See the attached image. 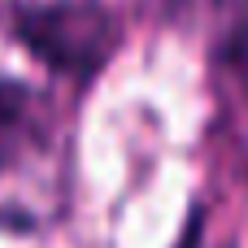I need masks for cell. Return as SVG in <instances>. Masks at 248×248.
Here are the masks:
<instances>
[{
  "label": "cell",
  "instance_id": "6da1fadb",
  "mask_svg": "<svg viewBox=\"0 0 248 248\" xmlns=\"http://www.w3.org/2000/svg\"><path fill=\"white\" fill-rule=\"evenodd\" d=\"M70 140L48 96L0 83V231H44L65 214Z\"/></svg>",
  "mask_w": 248,
  "mask_h": 248
},
{
  "label": "cell",
  "instance_id": "7a4b0ae2",
  "mask_svg": "<svg viewBox=\"0 0 248 248\" xmlns=\"http://www.w3.org/2000/svg\"><path fill=\"white\" fill-rule=\"evenodd\" d=\"M17 31H22V39L39 57H48V65L78 70V74L96 70L109 57L113 39H118L113 17L105 9H96V4H48V9H31V13H22Z\"/></svg>",
  "mask_w": 248,
  "mask_h": 248
}]
</instances>
